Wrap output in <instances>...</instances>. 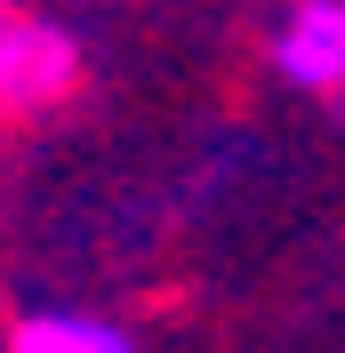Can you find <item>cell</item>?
Segmentation results:
<instances>
[{
	"instance_id": "obj_2",
	"label": "cell",
	"mask_w": 345,
	"mask_h": 353,
	"mask_svg": "<svg viewBox=\"0 0 345 353\" xmlns=\"http://www.w3.org/2000/svg\"><path fill=\"white\" fill-rule=\"evenodd\" d=\"M273 72L289 88H345V0H297L289 24L273 32Z\"/></svg>"
},
{
	"instance_id": "obj_3",
	"label": "cell",
	"mask_w": 345,
	"mask_h": 353,
	"mask_svg": "<svg viewBox=\"0 0 345 353\" xmlns=\"http://www.w3.org/2000/svg\"><path fill=\"white\" fill-rule=\"evenodd\" d=\"M8 353H137V337L81 305H32L8 321Z\"/></svg>"
},
{
	"instance_id": "obj_1",
	"label": "cell",
	"mask_w": 345,
	"mask_h": 353,
	"mask_svg": "<svg viewBox=\"0 0 345 353\" xmlns=\"http://www.w3.org/2000/svg\"><path fill=\"white\" fill-rule=\"evenodd\" d=\"M88 57L57 17L41 8H17V17L0 24V112L8 121H32V112H57L81 88Z\"/></svg>"
},
{
	"instance_id": "obj_4",
	"label": "cell",
	"mask_w": 345,
	"mask_h": 353,
	"mask_svg": "<svg viewBox=\"0 0 345 353\" xmlns=\"http://www.w3.org/2000/svg\"><path fill=\"white\" fill-rule=\"evenodd\" d=\"M17 8H24V0H0V24H8V17H17Z\"/></svg>"
}]
</instances>
